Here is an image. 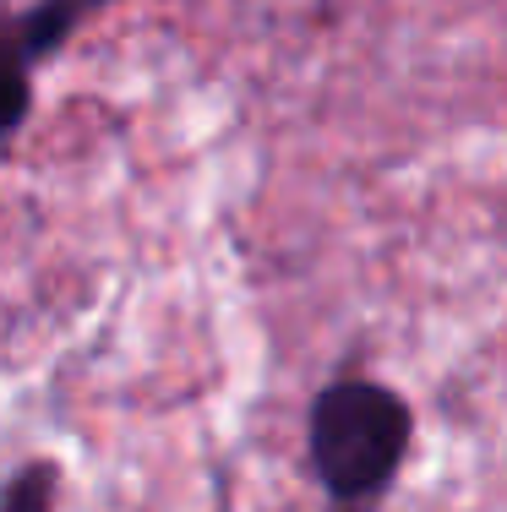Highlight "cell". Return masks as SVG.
<instances>
[{"label":"cell","instance_id":"1","mask_svg":"<svg viewBox=\"0 0 507 512\" xmlns=\"http://www.w3.org/2000/svg\"><path fill=\"white\" fill-rule=\"evenodd\" d=\"M409 404L371 376H338L311 404V469L333 512H377L409 453Z\"/></svg>","mask_w":507,"mask_h":512},{"label":"cell","instance_id":"2","mask_svg":"<svg viewBox=\"0 0 507 512\" xmlns=\"http://www.w3.org/2000/svg\"><path fill=\"white\" fill-rule=\"evenodd\" d=\"M33 66H39V50L28 44L17 17H0V142L22 126L33 99Z\"/></svg>","mask_w":507,"mask_h":512},{"label":"cell","instance_id":"3","mask_svg":"<svg viewBox=\"0 0 507 512\" xmlns=\"http://www.w3.org/2000/svg\"><path fill=\"white\" fill-rule=\"evenodd\" d=\"M55 496H60L55 463H22V469L0 485V512H55Z\"/></svg>","mask_w":507,"mask_h":512}]
</instances>
